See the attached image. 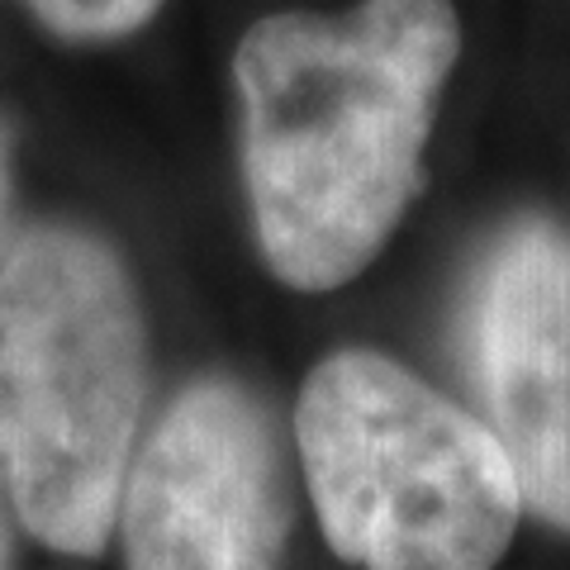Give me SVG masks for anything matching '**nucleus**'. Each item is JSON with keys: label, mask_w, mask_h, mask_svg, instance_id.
<instances>
[{"label": "nucleus", "mask_w": 570, "mask_h": 570, "mask_svg": "<svg viewBox=\"0 0 570 570\" xmlns=\"http://www.w3.org/2000/svg\"><path fill=\"white\" fill-rule=\"evenodd\" d=\"M10 494L0 485V570H10V557H14V542H10Z\"/></svg>", "instance_id": "6e6552de"}, {"label": "nucleus", "mask_w": 570, "mask_h": 570, "mask_svg": "<svg viewBox=\"0 0 570 570\" xmlns=\"http://www.w3.org/2000/svg\"><path fill=\"white\" fill-rule=\"evenodd\" d=\"M148 328L124 257L71 224L0 253V485L33 538L96 557L119 519Z\"/></svg>", "instance_id": "f03ea898"}, {"label": "nucleus", "mask_w": 570, "mask_h": 570, "mask_svg": "<svg viewBox=\"0 0 570 570\" xmlns=\"http://www.w3.org/2000/svg\"><path fill=\"white\" fill-rule=\"evenodd\" d=\"M10 209H14V167H10V129L0 124V253L10 247Z\"/></svg>", "instance_id": "0eeeda50"}, {"label": "nucleus", "mask_w": 570, "mask_h": 570, "mask_svg": "<svg viewBox=\"0 0 570 570\" xmlns=\"http://www.w3.org/2000/svg\"><path fill=\"white\" fill-rule=\"evenodd\" d=\"M471 376L523 509L570 532V238L519 224L471 295Z\"/></svg>", "instance_id": "39448f33"}, {"label": "nucleus", "mask_w": 570, "mask_h": 570, "mask_svg": "<svg viewBox=\"0 0 570 570\" xmlns=\"http://www.w3.org/2000/svg\"><path fill=\"white\" fill-rule=\"evenodd\" d=\"M295 438L318 528L362 570H490L519 528L523 494L490 423L395 356H324Z\"/></svg>", "instance_id": "7ed1b4c3"}, {"label": "nucleus", "mask_w": 570, "mask_h": 570, "mask_svg": "<svg viewBox=\"0 0 570 570\" xmlns=\"http://www.w3.org/2000/svg\"><path fill=\"white\" fill-rule=\"evenodd\" d=\"M119 519L129 570H281L291 485L253 390H181L134 452Z\"/></svg>", "instance_id": "20e7f679"}, {"label": "nucleus", "mask_w": 570, "mask_h": 570, "mask_svg": "<svg viewBox=\"0 0 570 570\" xmlns=\"http://www.w3.org/2000/svg\"><path fill=\"white\" fill-rule=\"evenodd\" d=\"M456 58L452 0L276 10L243 33V181L262 262L281 285L333 291L381 257L423 186Z\"/></svg>", "instance_id": "f257e3e1"}, {"label": "nucleus", "mask_w": 570, "mask_h": 570, "mask_svg": "<svg viewBox=\"0 0 570 570\" xmlns=\"http://www.w3.org/2000/svg\"><path fill=\"white\" fill-rule=\"evenodd\" d=\"M167 0H24V10L52 29L58 39H77V43H105V39H124L153 20Z\"/></svg>", "instance_id": "423d86ee"}]
</instances>
